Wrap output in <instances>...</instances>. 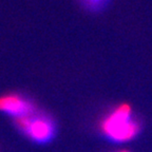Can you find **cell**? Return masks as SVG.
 <instances>
[{
	"mask_svg": "<svg viewBox=\"0 0 152 152\" xmlns=\"http://www.w3.org/2000/svg\"><path fill=\"white\" fill-rule=\"evenodd\" d=\"M16 127L26 137L37 144H48L56 134V125L50 116L36 112L15 119Z\"/></svg>",
	"mask_w": 152,
	"mask_h": 152,
	"instance_id": "7a4b0ae2",
	"label": "cell"
},
{
	"mask_svg": "<svg viewBox=\"0 0 152 152\" xmlns=\"http://www.w3.org/2000/svg\"><path fill=\"white\" fill-rule=\"evenodd\" d=\"M83 2L88 9L98 10L102 9L108 2V0H83Z\"/></svg>",
	"mask_w": 152,
	"mask_h": 152,
	"instance_id": "277c9868",
	"label": "cell"
},
{
	"mask_svg": "<svg viewBox=\"0 0 152 152\" xmlns=\"http://www.w3.org/2000/svg\"><path fill=\"white\" fill-rule=\"evenodd\" d=\"M140 123L128 104L115 107L100 123L102 135L112 142L124 144L134 140L140 134Z\"/></svg>",
	"mask_w": 152,
	"mask_h": 152,
	"instance_id": "6da1fadb",
	"label": "cell"
},
{
	"mask_svg": "<svg viewBox=\"0 0 152 152\" xmlns=\"http://www.w3.org/2000/svg\"><path fill=\"white\" fill-rule=\"evenodd\" d=\"M0 112L16 118L28 116L36 112L35 106L19 94H5L0 96Z\"/></svg>",
	"mask_w": 152,
	"mask_h": 152,
	"instance_id": "3957f363",
	"label": "cell"
},
{
	"mask_svg": "<svg viewBox=\"0 0 152 152\" xmlns=\"http://www.w3.org/2000/svg\"><path fill=\"white\" fill-rule=\"evenodd\" d=\"M117 152H130V151H127V150H121V151H117Z\"/></svg>",
	"mask_w": 152,
	"mask_h": 152,
	"instance_id": "5b68a950",
	"label": "cell"
}]
</instances>
